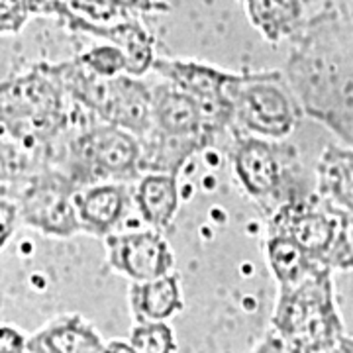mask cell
Wrapping results in <instances>:
<instances>
[{
	"instance_id": "6da1fadb",
	"label": "cell",
	"mask_w": 353,
	"mask_h": 353,
	"mask_svg": "<svg viewBox=\"0 0 353 353\" xmlns=\"http://www.w3.org/2000/svg\"><path fill=\"white\" fill-rule=\"evenodd\" d=\"M59 83L77 101L104 118V122L126 128L136 136H145L153 128V92L138 77H101L88 71L81 61L59 69Z\"/></svg>"
},
{
	"instance_id": "7a4b0ae2",
	"label": "cell",
	"mask_w": 353,
	"mask_h": 353,
	"mask_svg": "<svg viewBox=\"0 0 353 353\" xmlns=\"http://www.w3.org/2000/svg\"><path fill=\"white\" fill-rule=\"evenodd\" d=\"M275 326L294 350H324L336 332L326 281L308 277L289 290H281Z\"/></svg>"
},
{
	"instance_id": "3957f363",
	"label": "cell",
	"mask_w": 353,
	"mask_h": 353,
	"mask_svg": "<svg viewBox=\"0 0 353 353\" xmlns=\"http://www.w3.org/2000/svg\"><path fill=\"white\" fill-rule=\"evenodd\" d=\"M61 120V94L50 77L32 73L0 85V122L18 136L43 138Z\"/></svg>"
},
{
	"instance_id": "277c9868",
	"label": "cell",
	"mask_w": 353,
	"mask_h": 353,
	"mask_svg": "<svg viewBox=\"0 0 353 353\" xmlns=\"http://www.w3.org/2000/svg\"><path fill=\"white\" fill-rule=\"evenodd\" d=\"M234 118L265 138H285L292 132L296 112L277 79L267 75L238 77L230 88Z\"/></svg>"
},
{
	"instance_id": "5b68a950",
	"label": "cell",
	"mask_w": 353,
	"mask_h": 353,
	"mask_svg": "<svg viewBox=\"0 0 353 353\" xmlns=\"http://www.w3.org/2000/svg\"><path fill=\"white\" fill-rule=\"evenodd\" d=\"M153 69L181 90L189 92L201 104L206 132H216L230 124L234 118V104L230 99V88L240 75L224 73L210 65L194 61H167L155 59Z\"/></svg>"
},
{
	"instance_id": "8992f818",
	"label": "cell",
	"mask_w": 353,
	"mask_h": 353,
	"mask_svg": "<svg viewBox=\"0 0 353 353\" xmlns=\"http://www.w3.org/2000/svg\"><path fill=\"white\" fill-rule=\"evenodd\" d=\"M108 265L132 283L173 273L175 253L159 230H130L106 236Z\"/></svg>"
},
{
	"instance_id": "52a82bcc",
	"label": "cell",
	"mask_w": 353,
	"mask_h": 353,
	"mask_svg": "<svg viewBox=\"0 0 353 353\" xmlns=\"http://www.w3.org/2000/svg\"><path fill=\"white\" fill-rule=\"evenodd\" d=\"M22 216L28 224L53 236H71L81 230L75 192L61 181H41L28 190L22 202Z\"/></svg>"
},
{
	"instance_id": "ba28073f",
	"label": "cell",
	"mask_w": 353,
	"mask_h": 353,
	"mask_svg": "<svg viewBox=\"0 0 353 353\" xmlns=\"http://www.w3.org/2000/svg\"><path fill=\"white\" fill-rule=\"evenodd\" d=\"M152 122L153 128L169 139L199 141L208 136L201 104L171 83L153 90Z\"/></svg>"
},
{
	"instance_id": "9c48e42d",
	"label": "cell",
	"mask_w": 353,
	"mask_h": 353,
	"mask_svg": "<svg viewBox=\"0 0 353 353\" xmlns=\"http://www.w3.org/2000/svg\"><path fill=\"white\" fill-rule=\"evenodd\" d=\"M85 157L104 175L126 176L139 167L141 148L138 136L126 128L104 124L83 139Z\"/></svg>"
},
{
	"instance_id": "30bf717a",
	"label": "cell",
	"mask_w": 353,
	"mask_h": 353,
	"mask_svg": "<svg viewBox=\"0 0 353 353\" xmlns=\"http://www.w3.org/2000/svg\"><path fill=\"white\" fill-rule=\"evenodd\" d=\"M232 163L243 189L257 201L269 199L281 181L277 152L259 138H243L232 152Z\"/></svg>"
},
{
	"instance_id": "8fae6325",
	"label": "cell",
	"mask_w": 353,
	"mask_h": 353,
	"mask_svg": "<svg viewBox=\"0 0 353 353\" xmlns=\"http://www.w3.org/2000/svg\"><path fill=\"white\" fill-rule=\"evenodd\" d=\"M275 230L296 241L308 257L324 259L341 238L340 226L330 216L314 210L285 208L275 218Z\"/></svg>"
},
{
	"instance_id": "7c38bea8",
	"label": "cell",
	"mask_w": 353,
	"mask_h": 353,
	"mask_svg": "<svg viewBox=\"0 0 353 353\" xmlns=\"http://www.w3.org/2000/svg\"><path fill=\"white\" fill-rule=\"evenodd\" d=\"M75 28L88 32L104 41H110L116 48H120L126 57V73L132 77L145 75L155 63V51H153V38L150 32L134 20H118L114 24H88L71 18Z\"/></svg>"
},
{
	"instance_id": "4fadbf2b",
	"label": "cell",
	"mask_w": 353,
	"mask_h": 353,
	"mask_svg": "<svg viewBox=\"0 0 353 353\" xmlns=\"http://www.w3.org/2000/svg\"><path fill=\"white\" fill-rule=\"evenodd\" d=\"M128 201V189L118 183H102L83 192H75L81 230H87L94 236L112 234V230L126 212Z\"/></svg>"
},
{
	"instance_id": "5bb4252c",
	"label": "cell",
	"mask_w": 353,
	"mask_h": 353,
	"mask_svg": "<svg viewBox=\"0 0 353 353\" xmlns=\"http://www.w3.org/2000/svg\"><path fill=\"white\" fill-rule=\"evenodd\" d=\"M28 352L99 353L106 352V343L85 320L79 316H65L28 338Z\"/></svg>"
},
{
	"instance_id": "9a60e30c",
	"label": "cell",
	"mask_w": 353,
	"mask_h": 353,
	"mask_svg": "<svg viewBox=\"0 0 353 353\" xmlns=\"http://www.w3.org/2000/svg\"><path fill=\"white\" fill-rule=\"evenodd\" d=\"M136 202L150 226L155 230L171 226L181 204L175 173H148L141 176L136 189Z\"/></svg>"
},
{
	"instance_id": "2e32d148",
	"label": "cell",
	"mask_w": 353,
	"mask_h": 353,
	"mask_svg": "<svg viewBox=\"0 0 353 353\" xmlns=\"http://www.w3.org/2000/svg\"><path fill=\"white\" fill-rule=\"evenodd\" d=\"M130 303L138 320H169L185 308L181 285L173 273L134 283Z\"/></svg>"
},
{
	"instance_id": "e0dca14e",
	"label": "cell",
	"mask_w": 353,
	"mask_h": 353,
	"mask_svg": "<svg viewBox=\"0 0 353 353\" xmlns=\"http://www.w3.org/2000/svg\"><path fill=\"white\" fill-rule=\"evenodd\" d=\"M252 24L269 41H279L292 32L301 14L303 0H240Z\"/></svg>"
},
{
	"instance_id": "ac0fdd59",
	"label": "cell",
	"mask_w": 353,
	"mask_h": 353,
	"mask_svg": "<svg viewBox=\"0 0 353 353\" xmlns=\"http://www.w3.org/2000/svg\"><path fill=\"white\" fill-rule=\"evenodd\" d=\"M267 257L281 290H289L310 275V257L287 234L273 232L267 241Z\"/></svg>"
},
{
	"instance_id": "d6986e66",
	"label": "cell",
	"mask_w": 353,
	"mask_h": 353,
	"mask_svg": "<svg viewBox=\"0 0 353 353\" xmlns=\"http://www.w3.org/2000/svg\"><path fill=\"white\" fill-rule=\"evenodd\" d=\"M130 343L136 353H167L179 350L175 332L167 320H138L130 334Z\"/></svg>"
},
{
	"instance_id": "ffe728a7",
	"label": "cell",
	"mask_w": 353,
	"mask_h": 353,
	"mask_svg": "<svg viewBox=\"0 0 353 353\" xmlns=\"http://www.w3.org/2000/svg\"><path fill=\"white\" fill-rule=\"evenodd\" d=\"M67 16L88 24H114L128 16L114 0H67Z\"/></svg>"
},
{
	"instance_id": "44dd1931",
	"label": "cell",
	"mask_w": 353,
	"mask_h": 353,
	"mask_svg": "<svg viewBox=\"0 0 353 353\" xmlns=\"http://www.w3.org/2000/svg\"><path fill=\"white\" fill-rule=\"evenodd\" d=\"M79 61L85 65L88 71L101 77H116L126 73V57L122 50L110 41L87 51L85 55H81Z\"/></svg>"
},
{
	"instance_id": "7402d4cb",
	"label": "cell",
	"mask_w": 353,
	"mask_h": 353,
	"mask_svg": "<svg viewBox=\"0 0 353 353\" xmlns=\"http://www.w3.org/2000/svg\"><path fill=\"white\" fill-rule=\"evenodd\" d=\"M328 185L332 192L353 208V157L352 155H340L334 159L330 169L326 171Z\"/></svg>"
},
{
	"instance_id": "603a6c76",
	"label": "cell",
	"mask_w": 353,
	"mask_h": 353,
	"mask_svg": "<svg viewBox=\"0 0 353 353\" xmlns=\"http://www.w3.org/2000/svg\"><path fill=\"white\" fill-rule=\"evenodd\" d=\"M32 6L24 0H0V32H16L28 20Z\"/></svg>"
},
{
	"instance_id": "cb8c5ba5",
	"label": "cell",
	"mask_w": 353,
	"mask_h": 353,
	"mask_svg": "<svg viewBox=\"0 0 353 353\" xmlns=\"http://www.w3.org/2000/svg\"><path fill=\"white\" fill-rule=\"evenodd\" d=\"M28 352V338L14 326H0V353Z\"/></svg>"
},
{
	"instance_id": "d4e9b609",
	"label": "cell",
	"mask_w": 353,
	"mask_h": 353,
	"mask_svg": "<svg viewBox=\"0 0 353 353\" xmlns=\"http://www.w3.org/2000/svg\"><path fill=\"white\" fill-rule=\"evenodd\" d=\"M18 222V208L8 201H0V250L6 245L14 234V228Z\"/></svg>"
},
{
	"instance_id": "484cf974",
	"label": "cell",
	"mask_w": 353,
	"mask_h": 353,
	"mask_svg": "<svg viewBox=\"0 0 353 353\" xmlns=\"http://www.w3.org/2000/svg\"><path fill=\"white\" fill-rule=\"evenodd\" d=\"M124 12H157L167 10V4L159 0H114Z\"/></svg>"
},
{
	"instance_id": "4316f807",
	"label": "cell",
	"mask_w": 353,
	"mask_h": 353,
	"mask_svg": "<svg viewBox=\"0 0 353 353\" xmlns=\"http://www.w3.org/2000/svg\"><path fill=\"white\" fill-rule=\"evenodd\" d=\"M106 352L108 353H136L130 341H108L106 343Z\"/></svg>"
},
{
	"instance_id": "83f0119b",
	"label": "cell",
	"mask_w": 353,
	"mask_h": 353,
	"mask_svg": "<svg viewBox=\"0 0 353 353\" xmlns=\"http://www.w3.org/2000/svg\"><path fill=\"white\" fill-rule=\"evenodd\" d=\"M24 2L28 4V6H32V8H34V6H41V4H46L48 0H24Z\"/></svg>"
}]
</instances>
